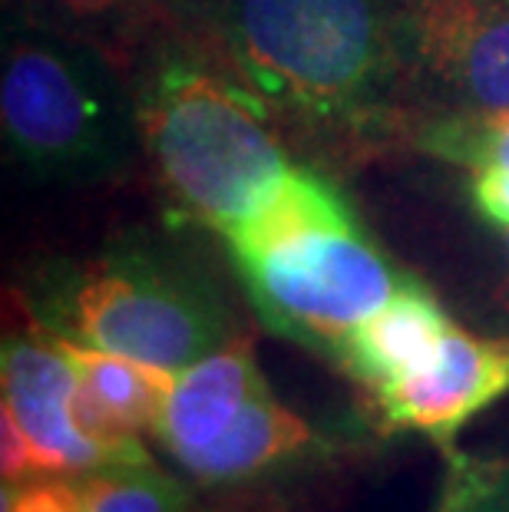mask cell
I'll return each instance as SVG.
<instances>
[{"label": "cell", "mask_w": 509, "mask_h": 512, "mask_svg": "<svg viewBox=\"0 0 509 512\" xmlns=\"http://www.w3.org/2000/svg\"><path fill=\"white\" fill-rule=\"evenodd\" d=\"M272 123L328 146L417 129L400 0H215L192 27Z\"/></svg>", "instance_id": "6da1fadb"}, {"label": "cell", "mask_w": 509, "mask_h": 512, "mask_svg": "<svg viewBox=\"0 0 509 512\" xmlns=\"http://www.w3.org/2000/svg\"><path fill=\"white\" fill-rule=\"evenodd\" d=\"M129 83L143 156L176 219L225 238L295 166L265 106L192 30H159Z\"/></svg>", "instance_id": "7a4b0ae2"}, {"label": "cell", "mask_w": 509, "mask_h": 512, "mask_svg": "<svg viewBox=\"0 0 509 512\" xmlns=\"http://www.w3.org/2000/svg\"><path fill=\"white\" fill-rule=\"evenodd\" d=\"M470 199L483 219L509 228V166H500V162L476 166L470 182Z\"/></svg>", "instance_id": "d6986e66"}, {"label": "cell", "mask_w": 509, "mask_h": 512, "mask_svg": "<svg viewBox=\"0 0 509 512\" xmlns=\"http://www.w3.org/2000/svg\"><path fill=\"white\" fill-rule=\"evenodd\" d=\"M400 27L417 129L509 110V0H400Z\"/></svg>", "instance_id": "8992f818"}, {"label": "cell", "mask_w": 509, "mask_h": 512, "mask_svg": "<svg viewBox=\"0 0 509 512\" xmlns=\"http://www.w3.org/2000/svg\"><path fill=\"white\" fill-rule=\"evenodd\" d=\"M0 466H4V486H27L37 483V479H47L34 443H30L27 430L20 427L17 413L7 403L0 410Z\"/></svg>", "instance_id": "ac0fdd59"}, {"label": "cell", "mask_w": 509, "mask_h": 512, "mask_svg": "<svg viewBox=\"0 0 509 512\" xmlns=\"http://www.w3.org/2000/svg\"><path fill=\"white\" fill-rule=\"evenodd\" d=\"M503 245H506V265H509V228H503Z\"/></svg>", "instance_id": "44dd1931"}, {"label": "cell", "mask_w": 509, "mask_h": 512, "mask_svg": "<svg viewBox=\"0 0 509 512\" xmlns=\"http://www.w3.org/2000/svg\"><path fill=\"white\" fill-rule=\"evenodd\" d=\"M262 390H268V384L255 364L252 341L235 334L202 361L179 370L156 437L179 463H189L219 440L245 410V403Z\"/></svg>", "instance_id": "9c48e42d"}, {"label": "cell", "mask_w": 509, "mask_h": 512, "mask_svg": "<svg viewBox=\"0 0 509 512\" xmlns=\"http://www.w3.org/2000/svg\"><path fill=\"white\" fill-rule=\"evenodd\" d=\"M73 476L83 512H186V489L153 463H119Z\"/></svg>", "instance_id": "5bb4252c"}, {"label": "cell", "mask_w": 509, "mask_h": 512, "mask_svg": "<svg viewBox=\"0 0 509 512\" xmlns=\"http://www.w3.org/2000/svg\"><path fill=\"white\" fill-rule=\"evenodd\" d=\"M4 512H83L77 476H47L27 486H4Z\"/></svg>", "instance_id": "e0dca14e"}, {"label": "cell", "mask_w": 509, "mask_h": 512, "mask_svg": "<svg viewBox=\"0 0 509 512\" xmlns=\"http://www.w3.org/2000/svg\"><path fill=\"white\" fill-rule=\"evenodd\" d=\"M417 146L470 169L500 162L509 166V110L493 116H443L417 129Z\"/></svg>", "instance_id": "9a60e30c"}, {"label": "cell", "mask_w": 509, "mask_h": 512, "mask_svg": "<svg viewBox=\"0 0 509 512\" xmlns=\"http://www.w3.org/2000/svg\"><path fill=\"white\" fill-rule=\"evenodd\" d=\"M232 258L268 328L331 354L410 281L364 235L357 215L301 228Z\"/></svg>", "instance_id": "5b68a950"}, {"label": "cell", "mask_w": 509, "mask_h": 512, "mask_svg": "<svg viewBox=\"0 0 509 512\" xmlns=\"http://www.w3.org/2000/svg\"><path fill=\"white\" fill-rule=\"evenodd\" d=\"M60 351L77 367L80 387L90 394L103 410H110L123 427L136 433H156L162 410H166L172 387H176V370L136 361V357L103 351L70 337H57Z\"/></svg>", "instance_id": "4fadbf2b"}, {"label": "cell", "mask_w": 509, "mask_h": 512, "mask_svg": "<svg viewBox=\"0 0 509 512\" xmlns=\"http://www.w3.org/2000/svg\"><path fill=\"white\" fill-rule=\"evenodd\" d=\"M447 331L450 318L443 314L437 298L427 288L407 281L384 308H377L344 337L334 357L361 384L381 390L424 370Z\"/></svg>", "instance_id": "30bf717a"}, {"label": "cell", "mask_w": 509, "mask_h": 512, "mask_svg": "<svg viewBox=\"0 0 509 512\" xmlns=\"http://www.w3.org/2000/svg\"><path fill=\"white\" fill-rule=\"evenodd\" d=\"M212 4H215V0H166V7L172 14V24H176V27H192Z\"/></svg>", "instance_id": "ffe728a7"}, {"label": "cell", "mask_w": 509, "mask_h": 512, "mask_svg": "<svg viewBox=\"0 0 509 512\" xmlns=\"http://www.w3.org/2000/svg\"><path fill=\"white\" fill-rule=\"evenodd\" d=\"M7 7L10 17L96 43L126 70L159 30L176 27L166 0H7Z\"/></svg>", "instance_id": "7c38bea8"}, {"label": "cell", "mask_w": 509, "mask_h": 512, "mask_svg": "<svg viewBox=\"0 0 509 512\" xmlns=\"http://www.w3.org/2000/svg\"><path fill=\"white\" fill-rule=\"evenodd\" d=\"M311 443V423L262 390L245 403L232 427L189 463H182V470L196 476L199 483H235V479L275 470L278 463L301 456Z\"/></svg>", "instance_id": "8fae6325"}, {"label": "cell", "mask_w": 509, "mask_h": 512, "mask_svg": "<svg viewBox=\"0 0 509 512\" xmlns=\"http://www.w3.org/2000/svg\"><path fill=\"white\" fill-rule=\"evenodd\" d=\"M34 311L57 337L176 374L235 337L229 308L196 265L129 238L86 261L43 268Z\"/></svg>", "instance_id": "277c9868"}, {"label": "cell", "mask_w": 509, "mask_h": 512, "mask_svg": "<svg viewBox=\"0 0 509 512\" xmlns=\"http://www.w3.org/2000/svg\"><path fill=\"white\" fill-rule=\"evenodd\" d=\"M0 367H4V403L27 430L43 473L73 476L119 466L73 420V397H77L80 377L53 337H7Z\"/></svg>", "instance_id": "ba28073f"}, {"label": "cell", "mask_w": 509, "mask_h": 512, "mask_svg": "<svg viewBox=\"0 0 509 512\" xmlns=\"http://www.w3.org/2000/svg\"><path fill=\"white\" fill-rule=\"evenodd\" d=\"M503 394H509V341H483L453 324L424 370L374 390L387 427L427 433L443 446Z\"/></svg>", "instance_id": "52a82bcc"}, {"label": "cell", "mask_w": 509, "mask_h": 512, "mask_svg": "<svg viewBox=\"0 0 509 512\" xmlns=\"http://www.w3.org/2000/svg\"><path fill=\"white\" fill-rule=\"evenodd\" d=\"M433 512H509V456H450Z\"/></svg>", "instance_id": "2e32d148"}, {"label": "cell", "mask_w": 509, "mask_h": 512, "mask_svg": "<svg viewBox=\"0 0 509 512\" xmlns=\"http://www.w3.org/2000/svg\"><path fill=\"white\" fill-rule=\"evenodd\" d=\"M4 152L34 182H116L143 156L129 70L90 40L10 17L0 47Z\"/></svg>", "instance_id": "3957f363"}]
</instances>
